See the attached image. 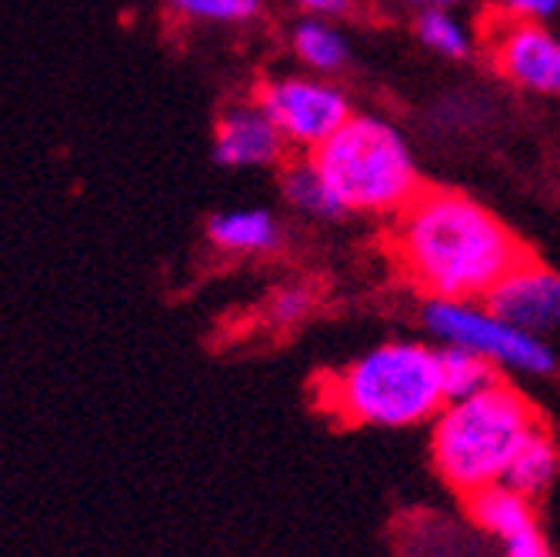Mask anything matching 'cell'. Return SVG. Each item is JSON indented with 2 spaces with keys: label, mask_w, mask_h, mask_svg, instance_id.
Segmentation results:
<instances>
[{
  "label": "cell",
  "mask_w": 560,
  "mask_h": 557,
  "mask_svg": "<svg viewBox=\"0 0 560 557\" xmlns=\"http://www.w3.org/2000/svg\"><path fill=\"white\" fill-rule=\"evenodd\" d=\"M294 54L311 67L317 74H334L347 63L350 57V47L347 40L320 18H311V21H301L294 27Z\"/></svg>",
  "instance_id": "15"
},
{
  "label": "cell",
  "mask_w": 560,
  "mask_h": 557,
  "mask_svg": "<svg viewBox=\"0 0 560 557\" xmlns=\"http://www.w3.org/2000/svg\"><path fill=\"white\" fill-rule=\"evenodd\" d=\"M557 471H560V451H557L553 438L537 425L521 441V448L514 451V457L504 471V484H511L514 491L534 498L557 477Z\"/></svg>",
  "instance_id": "12"
},
{
  "label": "cell",
  "mask_w": 560,
  "mask_h": 557,
  "mask_svg": "<svg viewBox=\"0 0 560 557\" xmlns=\"http://www.w3.org/2000/svg\"><path fill=\"white\" fill-rule=\"evenodd\" d=\"M207 237L228 254H270L284 241V231L264 207H231L207 221Z\"/></svg>",
  "instance_id": "11"
},
{
  "label": "cell",
  "mask_w": 560,
  "mask_h": 557,
  "mask_svg": "<svg viewBox=\"0 0 560 557\" xmlns=\"http://www.w3.org/2000/svg\"><path fill=\"white\" fill-rule=\"evenodd\" d=\"M260 107L270 114L284 141L304 151L320 148L327 137L350 117V101L317 78H280L260 91Z\"/></svg>",
  "instance_id": "6"
},
{
  "label": "cell",
  "mask_w": 560,
  "mask_h": 557,
  "mask_svg": "<svg viewBox=\"0 0 560 557\" xmlns=\"http://www.w3.org/2000/svg\"><path fill=\"white\" fill-rule=\"evenodd\" d=\"M164 4L180 18L210 24H241L260 11V0H164Z\"/></svg>",
  "instance_id": "17"
},
{
  "label": "cell",
  "mask_w": 560,
  "mask_h": 557,
  "mask_svg": "<svg viewBox=\"0 0 560 557\" xmlns=\"http://www.w3.org/2000/svg\"><path fill=\"white\" fill-rule=\"evenodd\" d=\"M438 364H441V381H444L447 401L470 397V394L501 381V368L494 361L470 351V347H460V344H444L438 351Z\"/></svg>",
  "instance_id": "14"
},
{
  "label": "cell",
  "mask_w": 560,
  "mask_h": 557,
  "mask_svg": "<svg viewBox=\"0 0 560 557\" xmlns=\"http://www.w3.org/2000/svg\"><path fill=\"white\" fill-rule=\"evenodd\" d=\"M483 304L511 324L544 337L550 330H560V274L524 260L483 298Z\"/></svg>",
  "instance_id": "9"
},
{
  "label": "cell",
  "mask_w": 560,
  "mask_h": 557,
  "mask_svg": "<svg viewBox=\"0 0 560 557\" xmlns=\"http://www.w3.org/2000/svg\"><path fill=\"white\" fill-rule=\"evenodd\" d=\"M444 404L438 351L417 340L381 344L324 384V407L358 428H413Z\"/></svg>",
  "instance_id": "2"
},
{
  "label": "cell",
  "mask_w": 560,
  "mask_h": 557,
  "mask_svg": "<svg viewBox=\"0 0 560 557\" xmlns=\"http://www.w3.org/2000/svg\"><path fill=\"white\" fill-rule=\"evenodd\" d=\"M400 270L428 298L477 301L530 260L527 247L477 200L457 190H417L394 224Z\"/></svg>",
  "instance_id": "1"
},
{
  "label": "cell",
  "mask_w": 560,
  "mask_h": 557,
  "mask_svg": "<svg viewBox=\"0 0 560 557\" xmlns=\"http://www.w3.org/2000/svg\"><path fill=\"white\" fill-rule=\"evenodd\" d=\"M417 8H451V4H460V0H410Z\"/></svg>",
  "instance_id": "21"
},
{
  "label": "cell",
  "mask_w": 560,
  "mask_h": 557,
  "mask_svg": "<svg viewBox=\"0 0 560 557\" xmlns=\"http://www.w3.org/2000/svg\"><path fill=\"white\" fill-rule=\"evenodd\" d=\"M314 307V294L307 288H284V291H277L270 298V321L273 324H301Z\"/></svg>",
  "instance_id": "18"
},
{
  "label": "cell",
  "mask_w": 560,
  "mask_h": 557,
  "mask_svg": "<svg viewBox=\"0 0 560 557\" xmlns=\"http://www.w3.org/2000/svg\"><path fill=\"white\" fill-rule=\"evenodd\" d=\"M504 11L524 21H544L560 11V0H504Z\"/></svg>",
  "instance_id": "19"
},
{
  "label": "cell",
  "mask_w": 560,
  "mask_h": 557,
  "mask_svg": "<svg viewBox=\"0 0 560 557\" xmlns=\"http://www.w3.org/2000/svg\"><path fill=\"white\" fill-rule=\"evenodd\" d=\"M494 60L501 74L537 94H560V37L540 21L511 18L494 40Z\"/></svg>",
  "instance_id": "8"
},
{
  "label": "cell",
  "mask_w": 560,
  "mask_h": 557,
  "mask_svg": "<svg viewBox=\"0 0 560 557\" xmlns=\"http://www.w3.org/2000/svg\"><path fill=\"white\" fill-rule=\"evenodd\" d=\"M417 37L444 57H467L470 34L447 8H424L417 18Z\"/></svg>",
  "instance_id": "16"
},
{
  "label": "cell",
  "mask_w": 560,
  "mask_h": 557,
  "mask_svg": "<svg viewBox=\"0 0 560 557\" xmlns=\"http://www.w3.org/2000/svg\"><path fill=\"white\" fill-rule=\"evenodd\" d=\"M298 4H301L304 11L317 14V18H327V14L347 11V8H350V0H298Z\"/></svg>",
  "instance_id": "20"
},
{
  "label": "cell",
  "mask_w": 560,
  "mask_h": 557,
  "mask_svg": "<svg viewBox=\"0 0 560 557\" xmlns=\"http://www.w3.org/2000/svg\"><path fill=\"white\" fill-rule=\"evenodd\" d=\"M311 158L330 181L343 211L397 214L420 190L407 141L381 117L350 114Z\"/></svg>",
  "instance_id": "4"
},
{
  "label": "cell",
  "mask_w": 560,
  "mask_h": 557,
  "mask_svg": "<svg viewBox=\"0 0 560 557\" xmlns=\"http://www.w3.org/2000/svg\"><path fill=\"white\" fill-rule=\"evenodd\" d=\"M537 425L534 404L504 381L470 397L447 401L434 414V467L451 491L467 498L487 484L504 480L514 451Z\"/></svg>",
  "instance_id": "3"
},
{
  "label": "cell",
  "mask_w": 560,
  "mask_h": 557,
  "mask_svg": "<svg viewBox=\"0 0 560 557\" xmlns=\"http://www.w3.org/2000/svg\"><path fill=\"white\" fill-rule=\"evenodd\" d=\"M467 514L483 534L498 537L511 557H547L550 554V544L540 531L530 498L514 491V487L504 480L487 484L480 491L467 495Z\"/></svg>",
  "instance_id": "7"
},
{
  "label": "cell",
  "mask_w": 560,
  "mask_h": 557,
  "mask_svg": "<svg viewBox=\"0 0 560 557\" xmlns=\"http://www.w3.org/2000/svg\"><path fill=\"white\" fill-rule=\"evenodd\" d=\"M280 190H284V200L294 207V211H301L307 218L334 221V218L343 214V204L337 200L330 181L314 164V158H304V161L288 164L284 177H280Z\"/></svg>",
  "instance_id": "13"
},
{
  "label": "cell",
  "mask_w": 560,
  "mask_h": 557,
  "mask_svg": "<svg viewBox=\"0 0 560 557\" xmlns=\"http://www.w3.org/2000/svg\"><path fill=\"white\" fill-rule=\"evenodd\" d=\"M424 324L444 344H460L470 351L490 358L498 368L524 371V374H550L557 358L540 334H530L487 304L457 301V298H431L424 307Z\"/></svg>",
  "instance_id": "5"
},
{
  "label": "cell",
  "mask_w": 560,
  "mask_h": 557,
  "mask_svg": "<svg viewBox=\"0 0 560 557\" xmlns=\"http://www.w3.org/2000/svg\"><path fill=\"white\" fill-rule=\"evenodd\" d=\"M284 148V134L277 130V124L260 104L228 111L214 130V161L231 171L277 164Z\"/></svg>",
  "instance_id": "10"
}]
</instances>
